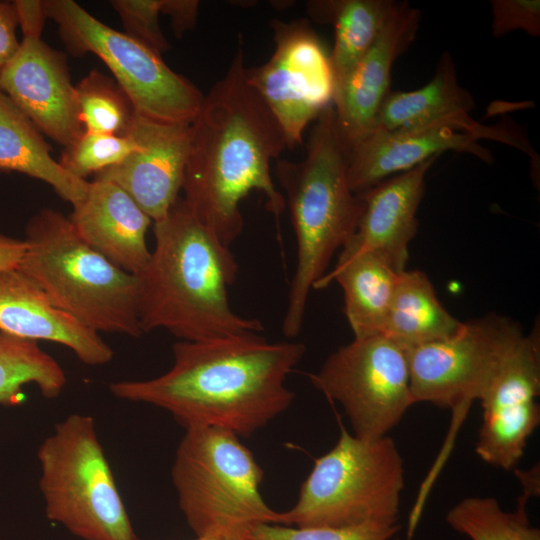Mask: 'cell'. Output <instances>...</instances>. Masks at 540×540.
<instances>
[{
  "instance_id": "cell-32",
  "label": "cell",
  "mask_w": 540,
  "mask_h": 540,
  "mask_svg": "<svg viewBox=\"0 0 540 540\" xmlns=\"http://www.w3.org/2000/svg\"><path fill=\"white\" fill-rule=\"evenodd\" d=\"M491 7L494 37L515 30H523L531 36L540 35L539 0H492Z\"/></svg>"
},
{
  "instance_id": "cell-30",
  "label": "cell",
  "mask_w": 540,
  "mask_h": 540,
  "mask_svg": "<svg viewBox=\"0 0 540 540\" xmlns=\"http://www.w3.org/2000/svg\"><path fill=\"white\" fill-rule=\"evenodd\" d=\"M394 526L362 525L343 528H299L279 524H258L249 529L253 540H398Z\"/></svg>"
},
{
  "instance_id": "cell-26",
  "label": "cell",
  "mask_w": 540,
  "mask_h": 540,
  "mask_svg": "<svg viewBox=\"0 0 540 540\" xmlns=\"http://www.w3.org/2000/svg\"><path fill=\"white\" fill-rule=\"evenodd\" d=\"M37 386L47 399L57 398L66 384L60 364L38 342L0 331V404L16 406L24 400L23 387Z\"/></svg>"
},
{
  "instance_id": "cell-20",
  "label": "cell",
  "mask_w": 540,
  "mask_h": 540,
  "mask_svg": "<svg viewBox=\"0 0 540 540\" xmlns=\"http://www.w3.org/2000/svg\"><path fill=\"white\" fill-rule=\"evenodd\" d=\"M79 236L122 270L138 275L151 251L146 235L153 222L118 185L93 180L68 217Z\"/></svg>"
},
{
  "instance_id": "cell-17",
  "label": "cell",
  "mask_w": 540,
  "mask_h": 540,
  "mask_svg": "<svg viewBox=\"0 0 540 540\" xmlns=\"http://www.w3.org/2000/svg\"><path fill=\"white\" fill-rule=\"evenodd\" d=\"M0 331L61 344L89 366L104 365L113 358L112 348L99 333L57 307L18 267L0 271Z\"/></svg>"
},
{
  "instance_id": "cell-31",
  "label": "cell",
  "mask_w": 540,
  "mask_h": 540,
  "mask_svg": "<svg viewBox=\"0 0 540 540\" xmlns=\"http://www.w3.org/2000/svg\"><path fill=\"white\" fill-rule=\"evenodd\" d=\"M162 0H112L127 36L161 55L170 43L159 25Z\"/></svg>"
},
{
  "instance_id": "cell-21",
  "label": "cell",
  "mask_w": 540,
  "mask_h": 540,
  "mask_svg": "<svg viewBox=\"0 0 540 540\" xmlns=\"http://www.w3.org/2000/svg\"><path fill=\"white\" fill-rule=\"evenodd\" d=\"M477 138L446 126L401 132H372L351 152L347 178L351 191L360 194L392 174L402 173L445 151L470 153L493 161Z\"/></svg>"
},
{
  "instance_id": "cell-37",
  "label": "cell",
  "mask_w": 540,
  "mask_h": 540,
  "mask_svg": "<svg viewBox=\"0 0 540 540\" xmlns=\"http://www.w3.org/2000/svg\"><path fill=\"white\" fill-rule=\"evenodd\" d=\"M518 477L523 487V498L528 500L531 496L539 494V465L526 471H519Z\"/></svg>"
},
{
  "instance_id": "cell-7",
  "label": "cell",
  "mask_w": 540,
  "mask_h": 540,
  "mask_svg": "<svg viewBox=\"0 0 540 540\" xmlns=\"http://www.w3.org/2000/svg\"><path fill=\"white\" fill-rule=\"evenodd\" d=\"M179 508L196 537L281 525L260 491L263 470L240 437L221 428L185 429L171 469Z\"/></svg>"
},
{
  "instance_id": "cell-5",
  "label": "cell",
  "mask_w": 540,
  "mask_h": 540,
  "mask_svg": "<svg viewBox=\"0 0 540 540\" xmlns=\"http://www.w3.org/2000/svg\"><path fill=\"white\" fill-rule=\"evenodd\" d=\"M18 265L61 310L89 329L140 337L138 278L92 249L61 212L43 208L25 228Z\"/></svg>"
},
{
  "instance_id": "cell-1",
  "label": "cell",
  "mask_w": 540,
  "mask_h": 540,
  "mask_svg": "<svg viewBox=\"0 0 540 540\" xmlns=\"http://www.w3.org/2000/svg\"><path fill=\"white\" fill-rule=\"evenodd\" d=\"M305 351L302 343L270 342L259 333L180 340L168 371L109 389L119 399L164 409L185 429L215 427L248 437L292 404L286 379Z\"/></svg>"
},
{
  "instance_id": "cell-8",
  "label": "cell",
  "mask_w": 540,
  "mask_h": 540,
  "mask_svg": "<svg viewBox=\"0 0 540 540\" xmlns=\"http://www.w3.org/2000/svg\"><path fill=\"white\" fill-rule=\"evenodd\" d=\"M47 518L82 540H141L131 524L91 416L72 414L40 445Z\"/></svg>"
},
{
  "instance_id": "cell-10",
  "label": "cell",
  "mask_w": 540,
  "mask_h": 540,
  "mask_svg": "<svg viewBox=\"0 0 540 540\" xmlns=\"http://www.w3.org/2000/svg\"><path fill=\"white\" fill-rule=\"evenodd\" d=\"M521 326L495 313L462 323L448 338L407 350L415 403L450 409L456 422L481 401L523 337Z\"/></svg>"
},
{
  "instance_id": "cell-22",
  "label": "cell",
  "mask_w": 540,
  "mask_h": 540,
  "mask_svg": "<svg viewBox=\"0 0 540 540\" xmlns=\"http://www.w3.org/2000/svg\"><path fill=\"white\" fill-rule=\"evenodd\" d=\"M400 273L374 252L341 249L334 268L314 289L336 281L354 338H364L381 334Z\"/></svg>"
},
{
  "instance_id": "cell-18",
  "label": "cell",
  "mask_w": 540,
  "mask_h": 540,
  "mask_svg": "<svg viewBox=\"0 0 540 540\" xmlns=\"http://www.w3.org/2000/svg\"><path fill=\"white\" fill-rule=\"evenodd\" d=\"M438 157L358 194L364 210L355 233L341 249L374 252L396 271H404L409 244L418 230L416 214L425 193V177Z\"/></svg>"
},
{
  "instance_id": "cell-28",
  "label": "cell",
  "mask_w": 540,
  "mask_h": 540,
  "mask_svg": "<svg viewBox=\"0 0 540 540\" xmlns=\"http://www.w3.org/2000/svg\"><path fill=\"white\" fill-rule=\"evenodd\" d=\"M75 93L85 132L127 135L136 112L114 79L93 69L75 85Z\"/></svg>"
},
{
  "instance_id": "cell-19",
  "label": "cell",
  "mask_w": 540,
  "mask_h": 540,
  "mask_svg": "<svg viewBox=\"0 0 540 540\" xmlns=\"http://www.w3.org/2000/svg\"><path fill=\"white\" fill-rule=\"evenodd\" d=\"M475 102L457 80L449 52L438 62L434 77L414 91H390L376 115L372 132H401L446 126L476 137L506 143L509 137L504 124L484 126L470 117Z\"/></svg>"
},
{
  "instance_id": "cell-38",
  "label": "cell",
  "mask_w": 540,
  "mask_h": 540,
  "mask_svg": "<svg viewBox=\"0 0 540 540\" xmlns=\"http://www.w3.org/2000/svg\"><path fill=\"white\" fill-rule=\"evenodd\" d=\"M192 540H253L249 534V530L224 533L219 535L196 537Z\"/></svg>"
},
{
  "instance_id": "cell-12",
  "label": "cell",
  "mask_w": 540,
  "mask_h": 540,
  "mask_svg": "<svg viewBox=\"0 0 540 540\" xmlns=\"http://www.w3.org/2000/svg\"><path fill=\"white\" fill-rule=\"evenodd\" d=\"M275 49L245 76L279 122L292 148L307 125L333 105L336 83L330 54L306 19H273Z\"/></svg>"
},
{
  "instance_id": "cell-11",
  "label": "cell",
  "mask_w": 540,
  "mask_h": 540,
  "mask_svg": "<svg viewBox=\"0 0 540 540\" xmlns=\"http://www.w3.org/2000/svg\"><path fill=\"white\" fill-rule=\"evenodd\" d=\"M309 377L342 406L359 439L387 436L415 404L407 350L381 334L354 338Z\"/></svg>"
},
{
  "instance_id": "cell-33",
  "label": "cell",
  "mask_w": 540,
  "mask_h": 540,
  "mask_svg": "<svg viewBox=\"0 0 540 540\" xmlns=\"http://www.w3.org/2000/svg\"><path fill=\"white\" fill-rule=\"evenodd\" d=\"M17 24L23 34V39L40 40L49 18L47 1L15 0Z\"/></svg>"
},
{
  "instance_id": "cell-3",
  "label": "cell",
  "mask_w": 540,
  "mask_h": 540,
  "mask_svg": "<svg viewBox=\"0 0 540 540\" xmlns=\"http://www.w3.org/2000/svg\"><path fill=\"white\" fill-rule=\"evenodd\" d=\"M154 247L138 278L143 333L164 329L183 341L260 333L263 324L237 314L228 290L238 264L223 244L179 197L154 222Z\"/></svg>"
},
{
  "instance_id": "cell-13",
  "label": "cell",
  "mask_w": 540,
  "mask_h": 540,
  "mask_svg": "<svg viewBox=\"0 0 540 540\" xmlns=\"http://www.w3.org/2000/svg\"><path fill=\"white\" fill-rule=\"evenodd\" d=\"M539 327L523 335L481 399L483 420L475 451L487 464L510 470L540 423Z\"/></svg>"
},
{
  "instance_id": "cell-24",
  "label": "cell",
  "mask_w": 540,
  "mask_h": 540,
  "mask_svg": "<svg viewBox=\"0 0 540 540\" xmlns=\"http://www.w3.org/2000/svg\"><path fill=\"white\" fill-rule=\"evenodd\" d=\"M462 323L442 305L424 272L405 269L399 274L381 335L409 350L450 337Z\"/></svg>"
},
{
  "instance_id": "cell-2",
  "label": "cell",
  "mask_w": 540,
  "mask_h": 540,
  "mask_svg": "<svg viewBox=\"0 0 540 540\" xmlns=\"http://www.w3.org/2000/svg\"><path fill=\"white\" fill-rule=\"evenodd\" d=\"M242 42L191 122L182 190L195 216L229 246L243 230L242 200L253 190L279 222L286 202L270 172L286 136L245 76Z\"/></svg>"
},
{
  "instance_id": "cell-4",
  "label": "cell",
  "mask_w": 540,
  "mask_h": 540,
  "mask_svg": "<svg viewBox=\"0 0 540 540\" xmlns=\"http://www.w3.org/2000/svg\"><path fill=\"white\" fill-rule=\"evenodd\" d=\"M349 157L331 105L317 118L304 159H282L275 164L297 244V262L282 322L287 338L300 333L311 290L326 275L336 251L355 233L363 213L362 198L348 185Z\"/></svg>"
},
{
  "instance_id": "cell-16",
  "label": "cell",
  "mask_w": 540,
  "mask_h": 540,
  "mask_svg": "<svg viewBox=\"0 0 540 540\" xmlns=\"http://www.w3.org/2000/svg\"><path fill=\"white\" fill-rule=\"evenodd\" d=\"M420 11L398 2L371 47L337 86L333 107L341 141L351 152L372 131L390 90L394 61L414 40Z\"/></svg>"
},
{
  "instance_id": "cell-15",
  "label": "cell",
  "mask_w": 540,
  "mask_h": 540,
  "mask_svg": "<svg viewBox=\"0 0 540 540\" xmlns=\"http://www.w3.org/2000/svg\"><path fill=\"white\" fill-rule=\"evenodd\" d=\"M126 136L138 149L95 175L123 189L156 222L179 198L191 138V123L156 121L135 114Z\"/></svg>"
},
{
  "instance_id": "cell-23",
  "label": "cell",
  "mask_w": 540,
  "mask_h": 540,
  "mask_svg": "<svg viewBox=\"0 0 540 540\" xmlns=\"http://www.w3.org/2000/svg\"><path fill=\"white\" fill-rule=\"evenodd\" d=\"M0 170L47 183L63 200L79 203L89 182L66 171L51 155L42 133L0 90Z\"/></svg>"
},
{
  "instance_id": "cell-14",
  "label": "cell",
  "mask_w": 540,
  "mask_h": 540,
  "mask_svg": "<svg viewBox=\"0 0 540 540\" xmlns=\"http://www.w3.org/2000/svg\"><path fill=\"white\" fill-rule=\"evenodd\" d=\"M0 90L41 133L64 148L85 132L66 58L41 39H22L0 74Z\"/></svg>"
},
{
  "instance_id": "cell-27",
  "label": "cell",
  "mask_w": 540,
  "mask_h": 540,
  "mask_svg": "<svg viewBox=\"0 0 540 540\" xmlns=\"http://www.w3.org/2000/svg\"><path fill=\"white\" fill-rule=\"evenodd\" d=\"M526 502L521 497L514 511H505L492 497H466L447 512L445 520L471 540H540V530L529 521Z\"/></svg>"
},
{
  "instance_id": "cell-34",
  "label": "cell",
  "mask_w": 540,
  "mask_h": 540,
  "mask_svg": "<svg viewBox=\"0 0 540 540\" xmlns=\"http://www.w3.org/2000/svg\"><path fill=\"white\" fill-rule=\"evenodd\" d=\"M17 18L12 1H0V74L19 49Z\"/></svg>"
},
{
  "instance_id": "cell-6",
  "label": "cell",
  "mask_w": 540,
  "mask_h": 540,
  "mask_svg": "<svg viewBox=\"0 0 540 540\" xmlns=\"http://www.w3.org/2000/svg\"><path fill=\"white\" fill-rule=\"evenodd\" d=\"M404 464L394 440H363L340 425V436L317 458L281 525L343 528L399 524Z\"/></svg>"
},
{
  "instance_id": "cell-9",
  "label": "cell",
  "mask_w": 540,
  "mask_h": 540,
  "mask_svg": "<svg viewBox=\"0 0 540 540\" xmlns=\"http://www.w3.org/2000/svg\"><path fill=\"white\" fill-rule=\"evenodd\" d=\"M47 7L67 50L75 56H98L137 114L169 123H191L195 119L204 95L173 71L161 55L105 25L72 0H47Z\"/></svg>"
},
{
  "instance_id": "cell-29",
  "label": "cell",
  "mask_w": 540,
  "mask_h": 540,
  "mask_svg": "<svg viewBox=\"0 0 540 540\" xmlns=\"http://www.w3.org/2000/svg\"><path fill=\"white\" fill-rule=\"evenodd\" d=\"M138 149L130 136L84 132L61 153L60 165L73 176L85 180L122 162Z\"/></svg>"
},
{
  "instance_id": "cell-35",
  "label": "cell",
  "mask_w": 540,
  "mask_h": 540,
  "mask_svg": "<svg viewBox=\"0 0 540 540\" xmlns=\"http://www.w3.org/2000/svg\"><path fill=\"white\" fill-rule=\"evenodd\" d=\"M199 10L197 0H162L161 13L169 16L177 38L194 28Z\"/></svg>"
},
{
  "instance_id": "cell-36",
  "label": "cell",
  "mask_w": 540,
  "mask_h": 540,
  "mask_svg": "<svg viewBox=\"0 0 540 540\" xmlns=\"http://www.w3.org/2000/svg\"><path fill=\"white\" fill-rule=\"evenodd\" d=\"M25 251L22 239L0 233V271L17 268Z\"/></svg>"
},
{
  "instance_id": "cell-25",
  "label": "cell",
  "mask_w": 540,
  "mask_h": 540,
  "mask_svg": "<svg viewBox=\"0 0 540 540\" xmlns=\"http://www.w3.org/2000/svg\"><path fill=\"white\" fill-rule=\"evenodd\" d=\"M399 1L316 0L307 4L317 22L334 27L330 54L336 88L371 47Z\"/></svg>"
}]
</instances>
